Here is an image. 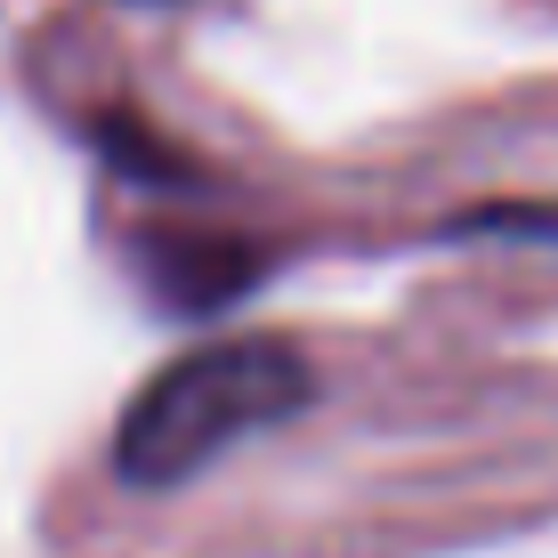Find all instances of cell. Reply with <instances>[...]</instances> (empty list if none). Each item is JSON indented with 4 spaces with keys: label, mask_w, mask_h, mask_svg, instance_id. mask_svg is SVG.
<instances>
[{
    "label": "cell",
    "mask_w": 558,
    "mask_h": 558,
    "mask_svg": "<svg viewBox=\"0 0 558 558\" xmlns=\"http://www.w3.org/2000/svg\"><path fill=\"white\" fill-rule=\"evenodd\" d=\"M307 397H316V373L276 332H235V340H210V349H186L122 405L113 470L130 486H186L219 453H235L243 437L307 413Z\"/></svg>",
    "instance_id": "6da1fadb"
}]
</instances>
